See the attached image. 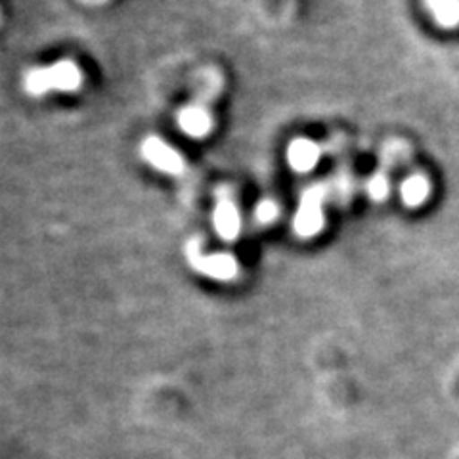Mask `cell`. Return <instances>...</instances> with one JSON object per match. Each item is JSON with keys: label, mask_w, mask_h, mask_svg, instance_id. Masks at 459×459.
<instances>
[{"label": "cell", "mask_w": 459, "mask_h": 459, "mask_svg": "<svg viewBox=\"0 0 459 459\" xmlns=\"http://www.w3.org/2000/svg\"><path fill=\"white\" fill-rule=\"evenodd\" d=\"M368 194L373 201H383L389 195V178H386L383 172H376L368 180Z\"/></svg>", "instance_id": "cell-11"}, {"label": "cell", "mask_w": 459, "mask_h": 459, "mask_svg": "<svg viewBox=\"0 0 459 459\" xmlns=\"http://www.w3.org/2000/svg\"><path fill=\"white\" fill-rule=\"evenodd\" d=\"M0 20H3V13H0Z\"/></svg>", "instance_id": "cell-13"}, {"label": "cell", "mask_w": 459, "mask_h": 459, "mask_svg": "<svg viewBox=\"0 0 459 459\" xmlns=\"http://www.w3.org/2000/svg\"><path fill=\"white\" fill-rule=\"evenodd\" d=\"M429 194H430V184L421 175L408 177L400 186L402 201H404L408 207H420V205H423L425 201H427V197H429Z\"/></svg>", "instance_id": "cell-8"}, {"label": "cell", "mask_w": 459, "mask_h": 459, "mask_svg": "<svg viewBox=\"0 0 459 459\" xmlns=\"http://www.w3.org/2000/svg\"><path fill=\"white\" fill-rule=\"evenodd\" d=\"M278 217H280V205H278V201L270 199V197H266V199H263V201H258V205L255 207V212H253V219H255L256 226H270V224H274V222L278 221Z\"/></svg>", "instance_id": "cell-10"}, {"label": "cell", "mask_w": 459, "mask_h": 459, "mask_svg": "<svg viewBox=\"0 0 459 459\" xmlns=\"http://www.w3.org/2000/svg\"><path fill=\"white\" fill-rule=\"evenodd\" d=\"M425 4L438 25H459V0H425Z\"/></svg>", "instance_id": "cell-9"}, {"label": "cell", "mask_w": 459, "mask_h": 459, "mask_svg": "<svg viewBox=\"0 0 459 459\" xmlns=\"http://www.w3.org/2000/svg\"><path fill=\"white\" fill-rule=\"evenodd\" d=\"M224 89V77L217 67L207 65L197 74L194 96L177 111V126L192 140H205L214 128L212 104Z\"/></svg>", "instance_id": "cell-1"}, {"label": "cell", "mask_w": 459, "mask_h": 459, "mask_svg": "<svg viewBox=\"0 0 459 459\" xmlns=\"http://www.w3.org/2000/svg\"><path fill=\"white\" fill-rule=\"evenodd\" d=\"M287 165L295 170L297 175H307L312 172L316 165L322 160V148L318 142L310 138H295L290 146H287Z\"/></svg>", "instance_id": "cell-7"}, {"label": "cell", "mask_w": 459, "mask_h": 459, "mask_svg": "<svg viewBox=\"0 0 459 459\" xmlns=\"http://www.w3.org/2000/svg\"><path fill=\"white\" fill-rule=\"evenodd\" d=\"M186 261H188L190 268L197 274L205 276L214 281H234L239 278V263L232 253H205L204 249V239L192 238L184 246Z\"/></svg>", "instance_id": "cell-3"}, {"label": "cell", "mask_w": 459, "mask_h": 459, "mask_svg": "<svg viewBox=\"0 0 459 459\" xmlns=\"http://www.w3.org/2000/svg\"><path fill=\"white\" fill-rule=\"evenodd\" d=\"M140 157L153 170L161 172L165 177H182L186 172V160L182 153L161 136L150 134L143 138L140 143Z\"/></svg>", "instance_id": "cell-6"}, {"label": "cell", "mask_w": 459, "mask_h": 459, "mask_svg": "<svg viewBox=\"0 0 459 459\" xmlns=\"http://www.w3.org/2000/svg\"><path fill=\"white\" fill-rule=\"evenodd\" d=\"M84 82V74L77 62L64 57L50 65H37L27 69L22 84L25 94L42 98L48 94H71L77 92Z\"/></svg>", "instance_id": "cell-2"}, {"label": "cell", "mask_w": 459, "mask_h": 459, "mask_svg": "<svg viewBox=\"0 0 459 459\" xmlns=\"http://www.w3.org/2000/svg\"><path fill=\"white\" fill-rule=\"evenodd\" d=\"M327 194H329L327 184H312L303 194H300L299 207L293 217V232L299 238L310 239L314 236H318L324 230V224H325L324 205H325Z\"/></svg>", "instance_id": "cell-4"}, {"label": "cell", "mask_w": 459, "mask_h": 459, "mask_svg": "<svg viewBox=\"0 0 459 459\" xmlns=\"http://www.w3.org/2000/svg\"><path fill=\"white\" fill-rule=\"evenodd\" d=\"M212 230L222 241L232 243L239 238L243 219H241V209L238 194L232 186H219L217 192H214V207L211 214Z\"/></svg>", "instance_id": "cell-5"}, {"label": "cell", "mask_w": 459, "mask_h": 459, "mask_svg": "<svg viewBox=\"0 0 459 459\" xmlns=\"http://www.w3.org/2000/svg\"><path fill=\"white\" fill-rule=\"evenodd\" d=\"M79 3H82L86 6H104L109 3V0H79Z\"/></svg>", "instance_id": "cell-12"}]
</instances>
